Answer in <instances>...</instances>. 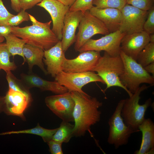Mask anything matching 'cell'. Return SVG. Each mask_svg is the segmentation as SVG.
I'll use <instances>...</instances> for the list:
<instances>
[{
  "instance_id": "obj_1",
  "label": "cell",
  "mask_w": 154,
  "mask_h": 154,
  "mask_svg": "<svg viewBox=\"0 0 154 154\" xmlns=\"http://www.w3.org/2000/svg\"><path fill=\"white\" fill-rule=\"evenodd\" d=\"M70 93L75 103L73 113L75 123L73 137L84 136L87 131L92 135L91 127L100 121L101 113L99 109L103 103L87 94L75 91Z\"/></svg>"
},
{
  "instance_id": "obj_2",
  "label": "cell",
  "mask_w": 154,
  "mask_h": 154,
  "mask_svg": "<svg viewBox=\"0 0 154 154\" xmlns=\"http://www.w3.org/2000/svg\"><path fill=\"white\" fill-rule=\"evenodd\" d=\"M29 15L32 25L23 27L12 26V34L25 40L26 43L44 50L49 49L60 40L50 29L51 21L41 22L33 16Z\"/></svg>"
},
{
  "instance_id": "obj_3",
  "label": "cell",
  "mask_w": 154,
  "mask_h": 154,
  "mask_svg": "<svg viewBox=\"0 0 154 154\" xmlns=\"http://www.w3.org/2000/svg\"><path fill=\"white\" fill-rule=\"evenodd\" d=\"M124 71V65L120 55L112 56L106 52L99 58L92 71L96 72L106 85L105 92L108 88L117 86L123 89L129 96L133 94L120 82L119 77Z\"/></svg>"
},
{
  "instance_id": "obj_4",
  "label": "cell",
  "mask_w": 154,
  "mask_h": 154,
  "mask_svg": "<svg viewBox=\"0 0 154 154\" xmlns=\"http://www.w3.org/2000/svg\"><path fill=\"white\" fill-rule=\"evenodd\" d=\"M120 56L123 62L124 71L119 77V80L131 93H134L141 84L154 85V77L147 72L136 60L121 50Z\"/></svg>"
},
{
  "instance_id": "obj_5",
  "label": "cell",
  "mask_w": 154,
  "mask_h": 154,
  "mask_svg": "<svg viewBox=\"0 0 154 154\" xmlns=\"http://www.w3.org/2000/svg\"><path fill=\"white\" fill-rule=\"evenodd\" d=\"M150 86L143 84L125 101L121 109V115L125 123L136 132L139 131L138 127L145 119V115L147 108L152 105L151 98L144 104L139 103L141 93Z\"/></svg>"
},
{
  "instance_id": "obj_6",
  "label": "cell",
  "mask_w": 154,
  "mask_h": 154,
  "mask_svg": "<svg viewBox=\"0 0 154 154\" xmlns=\"http://www.w3.org/2000/svg\"><path fill=\"white\" fill-rule=\"evenodd\" d=\"M125 99L118 102L114 113L109 119L108 143L113 145L117 149L119 147L126 145L131 135L136 132L125 123L121 115V110Z\"/></svg>"
},
{
  "instance_id": "obj_7",
  "label": "cell",
  "mask_w": 154,
  "mask_h": 154,
  "mask_svg": "<svg viewBox=\"0 0 154 154\" xmlns=\"http://www.w3.org/2000/svg\"><path fill=\"white\" fill-rule=\"evenodd\" d=\"M78 27V31L74 46L75 50L77 52L93 36L97 34L106 35L109 33L104 23L92 15L89 11L84 13Z\"/></svg>"
},
{
  "instance_id": "obj_8",
  "label": "cell",
  "mask_w": 154,
  "mask_h": 154,
  "mask_svg": "<svg viewBox=\"0 0 154 154\" xmlns=\"http://www.w3.org/2000/svg\"><path fill=\"white\" fill-rule=\"evenodd\" d=\"M55 81L64 86L68 91L86 93L82 89L85 85L92 82H99L105 84L97 73L90 71L81 72H66L62 71L55 77Z\"/></svg>"
},
{
  "instance_id": "obj_9",
  "label": "cell",
  "mask_w": 154,
  "mask_h": 154,
  "mask_svg": "<svg viewBox=\"0 0 154 154\" xmlns=\"http://www.w3.org/2000/svg\"><path fill=\"white\" fill-rule=\"evenodd\" d=\"M126 34L119 30L109 33L98 39H90L79 49L80 53L88 51H104L112 56L120 55L121 40Z\"/></svg>"
},
{
  "instance_id": "obj_10",
  "label": "cell",
  "mask_w": 154,
  "mask_h": 154,
  "mask_svg": "<svg viewBox=\"0 0 154 154\" xmlns=\"http://www.w3.org/2000/svg\"><path fill=\"white\" fill-rule=\"evenodd\" d=\"M120 11L122 22L119 30L121 32L130 34L143 31V26L147 16L148 11L127 4Z\"/></svg>"
},
{
  "instance_id": "obj_11",
  "label": "cell",
  "mask_w": 154,
  "mask_h": 154,
  "mask_svg": "<svg viewBox=\"0 0 154 154\" xmlns=\"http://www.w3.org/2000/svg\"><path fill=\"white\" fill-rule=\"evenodd\" d=\"M45 102L47 107L62 121H74L73 113L75 102L70 92L46 97Z\"/></svg>"
},
{
  "instance_id": "obj_12",
  "label": "cell",
  "mask_w": 154,
  "mask_h": 154,
  "mask_svg": "<svg viewBox=\"0 0 154 154\" xmlns=\"http://www.w3.org/2000/svg\"><path fill=\"white\" fill-rule=\"evenodd\" d=\"M76 58H65L62 71L66 72H81L92 71L101 56L100 52L88 50L81 53Z\"/></svg>"
},
{
  "instance_id": "obj_13",
  "label": "cell",
  "mask_w": 154,
  "mask_h": 154,
  "mask_svg": "<svg viewBox=\"0 0 154 154\" xmlns=\"http://www.w3.org/2000/svg\"><path fill=\"white\" fill-rule=\"evenodd\" d=\"M37 5L44 8L50 14L53 24L52 30L61 40L64 18L70 7L57 0H42Z\"/></svg>"
},
{
  "instance_id": "obj_14",
  "label": "cell",
  "mask_w": 154,
  "mask_h": 154,
  "mask_svg": "<svg viewBox=\"0 0 154 154\" xmlns=\"http://www.w3.org/2000/svg\"><path fill=\"white\" fill-rule=\"evenodd\" d=\"M81 11H68L64 19L61 40L64 52L76 42V31L84 15Z\"/></svg>"
},
{
  "instance_id": "obj_15",
  "label": "cell",
  "mask_w": 154,
  "mask_h": 154,
  "mask_svg": "<svg viewBox=\"0 0 154 154\" xmlns=\"http://www.w3.org/2000/svg\"><path fill=\"white\" fill-rule=\"evenodd\" d=\"M149 42V35L144 31L126 34L121 41V50L136 61L139 53Z\"/></svg>"
},
{
  "instance_id": "obj_16",
  "label": "cell",
  "mask_w": 154,
  "mask_h": 154,
  "mask_svg": "<svg viewBox=\"0 0 154 154\" xmlns=\"http://www.w3.org/2000/svg\"><path fill=\"white\" fill-rule=\"evenodd\" d=\"M5 97L4 112L8 115L23 117V113L30 100L29 94L15 91L9 88Z\"/></svg>"
},
{
  "instance_id": "obj_17",
  "label": "cell",
  "mask_w": 154,
  "mask_h": 154,
  "mask_svg": "<svg viewBox=\"0 0 154 154\" xmlns=\"http://www.w3.org/2000/svg\"><path fill=\"white\" fill-rule=\"evenodd\" d=\"M43 61L46 66L47 74L55 78L62 71V66L66 58L60 40L48 50H44Z\"/></svg>"
},
{
  "instance_id": "obj_18",
  "label": "cell",
  "mask_w": 154,
  "mask_h": 154,
  "mask_svg": "<svg viewBox=\"0 0 154 154\" xmlns=\"http://www.w3.org/2000/svg\"><path fill=\"white\" fill-rule=\"evenodd\" d=\"M90 13L103 22L109 33L119 30L122 22L120 10L115 8H98L93 6Z\"/></svg>"
},
{
  "instance_id": "obj_19",
  "label": "cell",
  "mask_w": 154,
  "mask_h": 154,
  "mask_svg": "<svg viewBox=\"0 0 154 154\" xmlns=\"http://www.w3.org/2000/svg\"><path fill=\"white\" fill-rule=\"evenodd\" d=\"M21 76V81L29 88L36 87L42 91H50L56 94L68 91L66 88L56 81H48L33 73H22Z\"/></svg>"
},
{
  "instance_id": "obj_20",
  "label": "cell",
  "mask_w": 154,
  "mask_h": 154,
  "mask_svg": "<svg viewBox=\"0 0 154 154\" xmlns=\"http://www.w3.org/2000/svg\"><path fill=\"white\" fill-rule=\"evenodd\" d=\"M138 129L142 133L140 148L135 154H154V123L149 118H145L139 125Z\"/></svg>"
},
{
  "instance_id": "obj_21",
  "label": "cell",
  "mask_w": 154,
  "mask_h": 154,
  "mask_svg": "<svg viewBox=\"0 0 154 154\" xmlns=\"http://www.w3.org/2000/svg\"><path fill=\"white\" fill-rule=\"evenodd\" d=\"M23 53L30 71L32 70L34 66L36 65L45 74H47L43 61L44 50L42 49L26 43L23 48Z\"/></svg>"
},
{
  "instance_id": "obj_22",
  "label": "cell",
  "mask_w": 154,
  "mask_h": 154,
  "mask_svg": "<svg viewBox=\"0 0 154 154\" xmlns=\"http://www.w3.org/2000/svg\"><path fill=\"white\" fill-rule=\"evenodd\" d=\"M7 48L12 56L14 57L19 55L22 57L23 59V64L25 62V58L23 53V49L26 43L25 40L20 38L11 33L4 37Z\"/></svg>"
},
{
  "instance_id": "obj_23",
  "label": "cell",
  "mask_w": 154,
  "mask_h": 154,
  "mask_svg": "<svg viewBox=\"0 0 154 154\" xmlns=\"http://www.w3.org/2000/svg\"><path fill=\"white\" fill-rule=\"evenodd\" d=\"M58 128L53 129H48L40 126L38 124L37 126L33 128L29 129L17 131H11L0 133V135H4L16 134H30L37 135L41 137L45 142H47L51 139L53 135Z\"/></svg>"
},
{
  "instance_id": "obj_24",
  "label": "cell",
  "mask_w": 154,
  "mask_h": 154,
  "mask_svg": "<svg viewBox=\"0 0 154 154\" xmlns=\"http://www.w3.org/2000/svg\"><path fill=\"white\" fill-rule=\"evenodd\" d=\"M74 125L69 122L62 121L53 135L52 139L61 143H68L73 137Z\"/></svg>"
},
{
  "instance_id": "obj_25",
  "label": "cell",
  "mask_w": 154,
  "mask_h": 154,
  "mask_svg": "<svg viewBox=\"0 0 154 154\" xmlns=\"http://www.w3.org/2000/svg\"><path fill=\"white\" fill-rule=\"evenodd\" d=\"M11 56L6 43H0V68L5 72L14 70L17 68L15 62L10 60Z\"/></svg>"
},
{
  "instance_id": "obj_26",
  "label": "cell",
  "mask_w": 154,
  "mask_h": 154,
  "mask_svg": "<svg viewBox=\"0 0 154 154\" xmlns=\"http://www.w3.org/2000/svg\"><path fill=\"white\" fill-rule=\"evenodd\" d=\"M137 62L144 67L154 62V43L149 42L138 54Z\"/></svg>"
},
{
  "instance_id": "obj_27",
  "label": "cell",
  "mask_w": 154,
  "mask_h": 154,
  "mask_svg": "<svg viewBox=\"0 0 154 154\" xmlns=\"http://www.w3.org/2000/svg\"><path fill=\"white\" fill-rule=\"evenodd\" d=\"M92 4L99 9L112 8L121 10L127 3L126 0H93Z\"/></svg>"
},
{
  "instance_id": "obj_28",
  "label": "cell",
  "mask_w": 154,
  "mask_h": 154,
  "mask_svg": "<svg viewBox=\"0 0 154 154\" xmlns=\"http://www.w3.org/2000/svg\"><path fill=\"white\" fill-rule=\"evenodd\" d=\"M6 78L8 82L9 88L13 90L25 93H29L24 88L22 84V81L17 79L12 73L11 71L6 72Z\"/></svg>"
},
{
  "instance_id": "obj_29",
  "label": "cell",
  "mask_w": 154,
  "mask_h": 154,
  "mask_svg": "<svg viewBox=\"0 0 154 154\" xmlns=\"http://www.w3.org/2000/svg\"><path fill=\"white\" fill-rule=\"evenodd\" d=\"M93 0H75L74 3L70 7L69 11H81L84 13L89 11L93 6Z\"/></svg>"
},
{
  "instance_id": "obj_30",
  "label": "cell",
  "mask_w": 154,
  "mask_h": 154,
  "mask_svg": "<svg viewBox=\"0 0 154 154\" xmlns=\"http://www.w3.org/2000/svg\"><path fill=\"white\" fill-rule=\"evenodd\" d=\"M143 30L149 35L154 33V7L148 11L147 19L144 24Z\"/></svg>"
},
{
  "instance_id": "obj_31",
  "label": "cell",
  "mask_w": 154,
  "mask_h": 154,
  "mask_svg": "<svg viewBox=\"0 0 154 154\" xmlns=\"http://www.w3.org/2000/svg\"><path fill=\"white\" fill-rule=\"evenodd\" d=\"M29 14L21 9L16 15L11 17L8 21V25L11 26H17L23 22L30 20Z\"/></svg>"
},
{
  "instance_id": "obj_32",
  "label": "cell",
  "mask_w": 154,
  "mask_h": 154,
  "mask_svg": "<svg viewBox=\"0 0 154 154\" xmlns=\"http://www.w3.org/2000/svg\"><path fill=\"white\" fill-rule=\"evenodd\" d=\"M127 4L148 11L153 6V0H126Z\"/></svg>"
},
{
  "instance_id": "obj_33",
  "label": "cell",
  "mask_w": 154,
  "mask_h": 154,
  "mask_svg": "<svg viewBox=\"0 0 154 154\" xmlns=\"http://www.w3.org/2000/svg\"><path fill=\"white\" fill-rule=\"evenodd\" d=\"M14 15L8 11L2 0H0V25H7L10 19Z\"/></svg>"
},
{
  "instance_id": "obj_34",
  "label": "cell",
  "mask_w": 154,
  "mask_h": 154,
  "mask_svg": "<svg viewBox=\"0 0 154 154\" xmlns=\"http://www.w3.org/2000/svg\"><path fill=\"white\" fill-rule=\"evenodd\" d=\"M50 151L52 154H63L62 145V143L51 139L47 142Z\"/></svg>"
},
{
  "instance_id": "obj_35",
  "label": "cell",
  "mask_w": 154,
  "mask_h": 154,
  "mask_svg": "<svg viewBox=\"0 0 154 154\" xmlns=\"http://www.w3.org/2000/svg\"><path fill=\"white\" fill-rule=\"evenodd\" d=\"M42 0H19L21 9L25 11L30 9Z\"/></svg>"
},
{
  "instance_id": "obj_36",
  "label": "cell",
  "mask_w": 154,
  "mask_h": 154,
  "mask_svg": "<svg viewBox=\"0 0 154 154\" xmlns=\"http://www.w3.org/2000/svg\"><path fill=\"white\" fill-rule=\"evenodd\" d=\"M12 27V26L9 25H0V36L4 37L11 33Z\"/></svg>"
},
{
  "instance_id": "obj_37",
  "label": "cell",
  "mask_w": 154,
  "mask_h": 154,
  "mask_svg": "<svg viewBox=\"0 0 154 154\" xmlns=\"http://www.w3.org/2000/svg\"><path fill=\"white\" fill-rule=\"evenodd\" d=\"M12 9L15 11L19 12L21 10L19 0H10Z\"/></svg>"
},
{
  "instance_id": "obj_38",
  "label": "cell",
  "mask_w": 154,
  "mask_h": 154,
  "mask_svg": "<svg viewBox=\"0 0 154 154\" xmlns=\"http://www.w3.org/2000/svg\"><path fill=\"white\" fill-rule=\"evenodd\" d=\"M143 68L147 72L151 74L152 76L154 77V62L150 63Z\"/></svg>"
},
{
  "instance_id": "obj_39",
  "label": "cell",
  "mask_w": 154,
  "mask_h": 154,
  "mask_svg": "<svg viewBox=\"0 0 154 154\" xmlns=\"http://www.w3.org/2000/svg\"><path fill=\"white\" fill-rule=\"evenodd\" d=\"M5 109V97L0 96V113L4 112Z\"/></svg>"
},
{
  "instance_id": "obj_40",
  "label": "cell",
  "mask_w": 154,
  "mask_h": 154,
  "mask_svg": "<svg viewBox=\"0 0 154 154\" xmlns=\"http://www.w3.org/2000/svg\"><path fill=\"white\" fill-rule=\"evenodd\" d=\"M64 5L71 6L74 2L75 0H57Z\"/></svg>"
},
{
  "instance_id": "obj_41",
  "label": "cell",
  "mask_w": 154,
  "mask_h": 154,
  "mask_svg": "<svg viewBox=\"0 0 154 154\" xmlns=\"http://www.w3.org/2000/svg\"><path fill=\"white\" fill-rule=\"evenodd\" d=\"M149 42L154 43V33L149 35Z\"/></svg>"
},
{
  "instance_id": "obj_42",
  "label": "cell",
  "mask_w": 154,
  "mask_h": 154,
  "mask_svg": "<svg viewBox=\"0 0 154 154\" xmlns=\"http://www.w3.org/2000/svg\"><path fill=\"white\" fill-rule=\"evenodd\" d=\"M5 38L4 37L0 36V43H2L5 40Z\"/></svg>"
},
{
  "instance_id": "obj_43",
  "label": "cell",
  "mask_w": 154,
  "mask_h": 154,
  "mask_svg": "<svg viewBox=\"0 0 154 154\" xmlns=\"http://www.w3.org/2000/svg\"><path fill=\"white\" fill-rule=\"evenodd\" d=\"M1 70V69L0 68V70Z\"/></svg>"
}]
</instances>
